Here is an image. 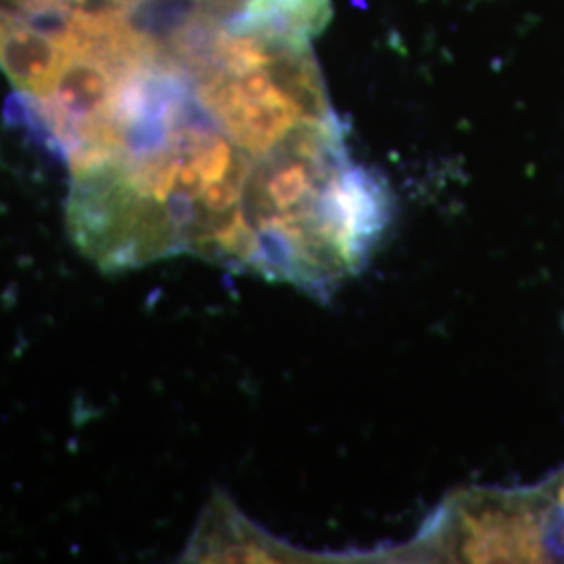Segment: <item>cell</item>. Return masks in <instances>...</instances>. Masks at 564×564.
I'll list each match as a JSON object with an SVG mask.
<instances>
[{"label": "cell", "instance_id": "cell-1", "mask_svg": "<svg viewBox=\"0 0 564 564\" xmlns=\"http://www.w3.org/2000/svg\"><path fill=\"white\" fill-rule=\"evenodd\" d=\"M281 554L284 547L249 523L226 496L214 494L182 556L195 563H253Z\"/></svg>", "mask_w": 564, "mask_h": 564}, {"label": "cell", "instance_id": "cell-2", "mask_svg": "<svg viewBox=\"0 0 564 564\" xmlns=\"http://www.w3.org/2000/svg\"><path fill=\"white\" fill-rule=\"evenodd\" d=\"M65 55L67 51L57 36H46L15 18L0 25V67L32 99L48 93Z\"/></svg>", "mask_w": 564, "mask_h": 564}, {"label": "cell", "instance_id": "cell-3", "mask_svg": "<svg viewBox=\"0 0 564 564\" xmlns=\"http://www.w3.org/2000/svg\"><path fill=\"white\" fill-rule=\"evenodd\" d=\"M558 500H561V510H563L564 514V485L561 487V498H558Z\"/></svg>", "mask_w": 564, "mask_h": 564}]
</instances>
